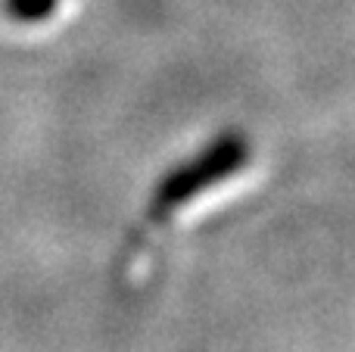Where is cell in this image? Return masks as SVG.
Here are the masks:
<instances>
[{"label":"cell","mask_w":355,"mask_h":352,"mask_svg":"<svg viewBox=\"0 0 355 352\" xmlns=\"http://www.w3.org/2000/svg\"><path fill=\"white\" fill-rule=\"evenodd\" d=\"M246 162H250V141H246V134L221 131L200 153L178 162L172 172H166V178L156 184L153 197H150L147 225H162L181 206L193 203L200 193L212 191L221 181L231 178L234 172H240Z\"/></svg>","instance_id":"1"},{"label":"cell","mask_w":355,"mask_h":352,"mask_svg":"<svg viewBox=\"0 0 355 352\" xmlns=\"http://www.w3.org/2000/svg\"><path fill=\"white\" fill-rule=\"evenodd\" d=\"M62 0H3V12L10 22L19 25H35L50 19L56 10H60Z\"/></svg>","instance_id":"2"}]
</instances>
